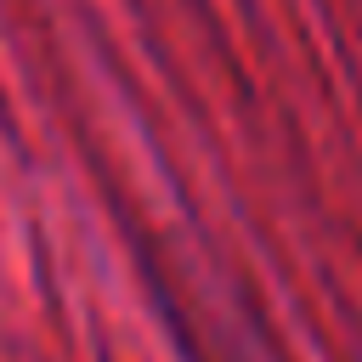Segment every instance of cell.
<instances>
[{
  "label": "cell",
  "instance_id": "cell-1",
  "mask_svg": "<svg viewBox=\"0 0 362 362\" xmlns=\"http://www.w3.org/2000/svg\"><path fill=\"white\" fill-rule=\"evenodd\" d=\"M153 283L164 288L175 339L192 351V362H283L277 339H266L255 311L232 305V288L221 294V283H209L198 266L181 260V272H153Z\"/></svg>",
  "mask_w": 362,
  "mask_h": 362
}]
</instances>
